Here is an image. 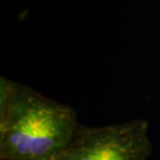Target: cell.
<instances>
[{
  "instance_id": "cell-1",
  "label": "cell",
  "mask_w": 160,
  "mask_h": 160,
  "mask_svg": "<svg viewBox=\"0 0 160 160\" xmlns=\"http://www.w3.org/2000/svg\"><path fill=\"white\" fill-rule=\"evenodd\" d=\"M78 126L73 108L0 78L1 160H55Z\"/></svg>"
},
{
  "instance_id": "cell-2",
  "label": "cell",
  "mask_w": 160,
  "mask_h": 160,
  "mask_svg": "<svg viewBox=\"0 0 160 160\" xmlns=\"http://www.w3.org/2000/svg\"><path fill=\"white\" fill-rule=\"evenodd\" d=\"M152 152L148 122L133 120L103 127L79 125L55 160H147Z\"/></svg>"
}]
</instances>
